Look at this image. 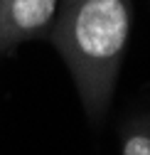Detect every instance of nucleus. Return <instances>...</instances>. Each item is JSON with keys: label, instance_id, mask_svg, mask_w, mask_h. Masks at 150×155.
I'll use <instances>...</instances> for the list:
<instances>
[{"label": "nucleus", "instance_id": "f03ea898", "mask_svg": "<svg viewBox=\"0 0 150 155\" xmlns=\"http://www.w3.org/2000/svg\"><path fill=\"white\" fill-rule=\"evenodd\" d=\"M59 12V0H3L0 3V57L27 40L47 37Z\"/></svg>", "mask_w": 150, "mask_h": 155}, {"label": "nucleus", "instance_id": "39448f33", "mask_svg": "<svg viewBox=\"0 0 150 155\" xmlns=\"http://www.w3.org/2000/svg\"><path fill=\"white\" fill-rule=\"evenodd\" d=\"M0 3H3V0H0Z\"/></svg>", "mask_w": 150, "mask_h": 155}, {"label": "nucleus", "instance_id": "f257e3e1", "mask_svg": "<svg viewBox=\"0 0 150 155\" xmlns=\"http://www.w3.org/2000/svg\"><path fill=\"white\" fill-rule=\"evenodd\" d=\"M130 25V0H77L57 12L47 35L69 67L81 106L93 126L103 121L111 106Z\"/></svg>", "mask_w": 150, "mask_h": 155}, {"label": "nucleus", "instance_id": "20e7f679", "mask_svg": "<svg viewBox=\"0 0 150 155\" xmlns=\"http://www.w3.org/2000/svg\"><path fill=\"white\" fill-rule=\"evenodd\" d=\"M71 3H77V0H59V10L67 8V5H71Z\"/></svg>", "mask_w": 150, "mask_h": 155}, {"label": "nucleus", "instance_id": "7ed1b4c3", "mask_svg": "<svg viewBox=\"0 0 150 155\" xmlns=\"http://www.w3.org/2000/svg\"><path fill=\"white\" fill-rule=\"evenodd\" d=\"M121 155H150V113H135L123 123Z\"/></svg>", "mask_w": 150, "mask_h": 155}]
</instances>
